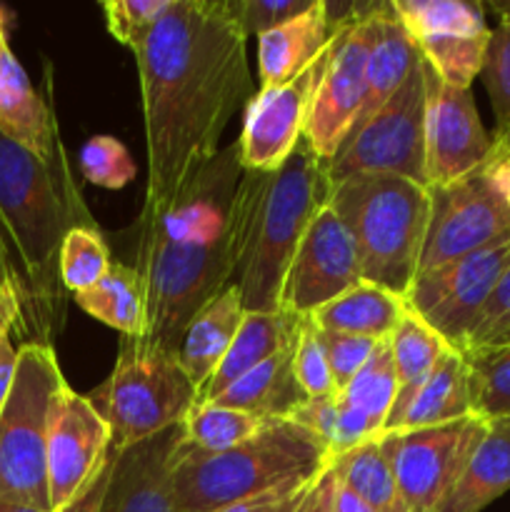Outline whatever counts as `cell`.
Returning a JSON list of instances; mask_svg holds the SVG:
<instances>
[{
    "mask_svg": "<svg viewBox=\"0 0 510 512\" xmlns=\"http://www.w3.org/2000/svg\"><path fill=\"white\" fill-rule=\"evenodd\" d=\"M330 470L345 488L360 495L375 512H405L380 435L333 458Z\"/></svg>",
    "mask_w": 510,
    "mask_h": 512,
    "instance_id": "cell-30",
    "label": "cell"
},
{
    "mask_svg": "<svg viewBox=\"0 0 510 512\" xmlns=\"http://www.w3.org/2000/svg\"><path fill=\"white\" fill-rule=\"evenodd\" d=\"M230 15L245 35H263L288 20L298 18L315 5V0H225Z\"/></svg>",
    "mask_w": 510,
    "mask_h": 512,
    "instance_id": "cell-41",
    "label": "cell"
},
{
    "mask_svg": "<svg viewBox=\"0 0 510 512\" xmlns=\"http://www.w3.org/2000/svg\"><path fill=\"white\" fill-rule=\"evenodd\" d=\"M110 250L98 228H75L60 248V280L70 295L85 293L108 273Z\"/></svg>",
    "mask_w": 510,
    "mask_h": 512,
    "instance_id": "cell-36",
    "label": "cell"
},
{
    "mask_svg": "<svg viewBox=\"0 0 510 512\" xmlns=\"http://www.w3.org/2000/svg\"><path fill=\"white\" fill-rule=\"evenodd\" d=\"M293 350L295 343L275 353L273 358H268L255 370L245 373L238 383L230 385L210 403L245 410V413H253L265 420L290 418L308 400V395L295 380Z\"/></svg>",
    "mask_w": 510,
    "mask_h": 512,
    "instance_id": "cell-28",
    "label": "cell"
},
{
    "mask_svg": "<svg viewBox=\"0 0 510 512\" xmlns=\"http://www.w3.org/2000/svg\"><path fill=\"white\" fill-rule=\"evenodd\" d=\"M290 420L303 425L305 430H310V433H313L315 438L328 448V453L333 455L335 440H338V420H340L338 395L305 400V403L290 415Z\"/></svg>",
    "mask_w": 510,
    "mask_h": 512,
    "instance_id": "cell-44",
    "label": "cell"
},
{
    "mask_svg": "<svg viewBox=\"0 0 510 512\" xmlns=\"http://www.w3.org/2000/svg\"><path fill=\"white\" fill-rule=\"evenodd\" d=\"M173 0H108L103 3L110 35L125 48L135 50L145 35L170 10Z\"/></svg>",
    "mask_w": 510,
    "mask_h": 512,
    "instance_id": "cell-39",
    "label": "cell"
},
{
    "mask_svg": "<svg viewBox=\"0 0 510 512\" xmlns=\"http://www.w3.org/2000/svg\"><path fill=\"white\" fill-rule=\"evenodd\" d=\"M110 453V428L88 395L65 380L53 398L45 445L50 508L58 512L80 493Z\"/></svg>",
    "mask_w": 510,
    "mask_h": 512,
    "instance_id": "cell-17",
    "label": "cell"
},
{
    "mask_svg": "<svg viewBox=\"0 0 510 512\" xmlns=\"http://www.w3.org/2000/svg\"><path fill=\"white\" fill-rule=\"evenodd\" d=\"M320 333H323L325 355H328L330 373H333L338 393L360 373V368L368 363L378 343H383V340H370L348 333H325V330H320Z\"/></svg>",
    "mask_w": 510,
    "mask_h": 512,
    "instance_id": "cell-42",
    "label": "cell"
},
{
    "mask_svg": "<svg viewBox=\"0 0 510 512\" xmlns=\"http://www.w3.org/2000/svg\"><path fill=\"white\" fill-rule=\"evenodd\" d=\"M23 328V308H20L18 288H5L0 293V410L8 400L18 368V350L13 338L15 330Z\"/></svg>",
    "mask_w": 510,
    "mask_h": 512,
    "instance_id": "cell-43",
    "label": "cell"
},
{
    "mask_svg": "<svg viewBox=\"0 0 510 512\" xmlns=\"http://www.w3.org/2000/svg\"><path fill=\"white\" fill-rule=\"evenodd\" d=\"M113 465H115V448L110 445V453L105 455L103 465L95 470L93 478H90L88 483L80 488V493L58 512H100L105 490H108V483H110V475H113Z\"/></svg>",
    "mask_w": 510,
    "mask_h": 512,
    "instance_id": "cell-46",
    "label": "cell"
},
{
    "mask_svg": "<svg viewBox=\"0 0 510 512\" xmlns=\"http://www.w3.org/2000/svg\"><path fill=\"white\" fill-rule=\"evenodd\" d=\"M88 398L108 423L110 445L125 450L183 423L198 403V390L178 350L148 338H123L113 370Z\"/></svg>",
    "mask_w": 510,
    "mask_h": 512,
    "instance_id": "cell-7",
    "label": "cell"
},
{
    "mask_svg": "<svg viewBox=\"0 0 510 512\" xmlns=\"http://www.w3.org/2000/svg\"><path fill=\"white\" fill-rule=\"evenodd\" d=\"M370 18V15H368ZM368 18L335 33L328 70L315 93L303 140L328 163L358 120L365 100V60H368Z\"/></svg>",
    "mask_w": 510,
    "mask_h": 512,
    "instance_id": "cell-18",
    "label": "cell"
},
{
    "mask_svg": "<svg viewBox=\"0 0 510 512\" xmlns=\"http://www.w3.org/2000/svg\"><path fill=\"white\" fill-rule=\"evenodd\" d=\"M333 35L335 30L330 28L323 0H315L313 8L298 18L258 35L260 90L278 88L295 78L318 58Z\"/></svg>",
    "mask_w": 510,
    "mask_h": 512,
    "instance_id": "cell-23",
    "label": "cell"
},
{
    "mask_svg": "<svg viewBox=\"0 0 510 512\" xmlns=\"http://www.w3.org/2000/svg\"><path fill=\"white\" fill-rule=\"evenodd\" d=\"M330 185L365 173L398 175L428 188L425 178V70L413 68L398 93L350 130L325 163Z\"/></svg>",
    "mask_w": 510,
    "mask_h": 512,
    "instance_id": "cell-9",
    "label": "cell"
},
{
    "mask_svg": "<svg viewBox=\"0 0 510 512\" xmlns=\"http://www.w3.org/2000/svg\"><path fill=\"white\" fill-rule=\"evenodd\" d=\"M78 165L88 183L108 190L125 188L138 173L125 145L115 140L113 135H93L80 148Z\"/></svg>",
    "mask_w": 510,
    "mask_h": 512,
    "instance_id": "cell-37",
    "label": "cell"
},
{
    "mask_svg": "<svg viewBox=\"0 0 510 512\" xmlns=\"http://www.w3.org/2000/svg\"><path fill=\"white\" fill-rule=\"evenodd\" d=\"M63 383L53 345L38 340L20 345L13 388L0 410V500L53 512L45 445L50 408Z\"/></svg>",
    "mask_w": 510,
    "mask_h": 512,
    "instance_id": "cell-8",
    "label": "cell"
},
{
    "mask_svg": "<svg viewBox=\"0 0 510 512\" xmlns=\"http://www.w3.org/2000/svg\"><path fill=\"white\" fill-rule=\"evenodd\" d=\"M75 305L93 315L108 328L118 330L123 338H145L148 335V303L145 285L133 265L113 260L108 273L85 293L73 295Z\"/></svg>",
    "mask_w": 510,
    "mask_h": 512,
    "instance_id": "cell-29",
    "label": "cell"
},
{
    "mask_svg": "<svg viewBox=\"0 0 510 512\" xmlns=\"http://www.w3.org/2000/svg\"><path fill=\"white\" fill-rule=\"evenodd\" d=\"M300 320L303 318L285 313V310H275V313H245L243 325H240L238 335L230 343L223 363L218 365V370L208 380V385L200 390L198 403L215 400L223 390L238 383L245 373H250V370L263 365L268 358H273L275 353L293 345L295 338H298Z\"/></svg>",
    "mask_w": 510,
    "mask_h": 512,
    "instance_id": "cell-25",
    "label": "cell"
},
{
    "mask_svg": "<svg viewBox=\"0 0 510 512\" xmlns=\"http://www.w3.org/2000/svg\"><path fill=\"white\" fill-rule=\"evenodd\" d=\"M480 78L495 113L493 158H490L495 160L510 150V25H498L490 30Z\"/></svg>",
    "mask_w": 510,
    "mask_h": 512,
    "instance_id": "cell-35",
    "label": "cell"
},
{
    "mask_svg": "<svg viewBox=\"0 0 510 512\" xmlns=\"http://www.w3.org/2000/svg\"><path fill=\"white\" fill-rule=\"evenodd\" d=\"M510 490V418L488 420L483 440L465 463L438 512H483Z\"/></svg>",
    "mask_w": 510,
    "mask_h": 512,
    "instance_id": "cell-26",
    "label": "cell"
},
{
    "mask_svg": "<svg viewBox=\"0 0 510 512\" xmlns=\"http://www.w3.org/2000/svg\"><path fill=\"white\" fill-rule=\"evenodd\" d=\"M490 175H493V180L498 183L500 193L505 195V200H508L510 205V170L503 168V165H488Z\"/></svg>",
    "mask_w": 510,
    "mask_h": 512,
    "instance_id": "cell-50",
    "label": "cell"
},
{
    "mask_svg": "<svg viewBox=\"0 0 510 512\" xmlns=\"http://www.w3.org/2000/svg\"><path fill=\"white\" fill-rule=\"evenodd\" d=\"M330 508H333V512H375L360 495H355L353 490L345 488V485L335 478L333 470H330Z\"/></svg>",
    "mask_w": 510,
    "mask_h": 512,
    "instance_id": "cell-47",
    "label": "cell"
},
{
    "mask_svg": "<svg viewBox=\"0 0 510 512\" xmlns=\"http://www.w3.org/2000/svg\"><path fill=\"white\" fill-rule=\"evenodd\" d=\"M510 345V268L495 285L493 295L485 303L473 333L468 335L463 355L485 353V350L508 348Z\"/></svg>",
    "mask_w": 510,
    "mask_h": 512,
    "instance_id": "cell-40",
    "label": "cell"
},
{
    "mask_svg": "<svg viewBox=\"0 0 510 512\" xmlns=\"http://www.w3.org/2000/svg\"><path fill=\"white\" fill-rule=\"evenodd\" d=\"M493 13H498L500 25H510V0H498V3H490Z\"/></svg>",
    "mask_w": 510,
    "mask_h": 512,
    "instance_id": "cell-51",
    "label": "cell"
},
{
    "mask_svg": "<svg viewBox=\"0 0 510 512\" xmlns=\"http://www.w3.org/2000/svg\"><path fill=\"white\" fill-rule=\"evenodd\" d=\"M425 63L453 88H470L483 70L490 28L480 3L468 0H390Z\"/></svg>",
    "mask_w": 510,
    "mask_h": 512,
    "instance_id": "cell-13",
    "label": "cell"
},
{
    "mask_svg": "<svg viewBox=\"0 0 510 512\" xmlns=\"http://www.w3.org/2000/svg\"><path fill=\"white\" fill-rule=\"evenodd\" d=\"M473 415L468 360L458 350H450L435 365L433 373L415 388V393L388 415L383 433L438 428V425L458 423Z\"/></svg>",
    "mask_w": 510,
    "mask_h": 512,
    "instance_id": "cell-22",
    "label": "cell"
},
{
    "mask_svg": "<svg viewBox=\"0 0 510 512\" xmlns=\"http://www.w3.org/2000/svg\"><path fill=\"white\" fill-rule=\"evenodd\" d=\"M238 140L220 150L160 213H140L135 263L148 335L178 350L190 320L233 283V200L243 178Z\"/></svg>",
    "mask_w": 510,
    "mask_h": 512,
    "instance_id": "cell-2",
    "label": "cell"
},
{
    "mask_svg": "<svg viewBox=\"0 0 510 512\" xmlns=\"http://www.w3.org/2000/svg\"><path fill=\"white\" fill-rule=\"evenodd\" d=\"M293 370L295 380L303 388V393L308 395V400L338 395L333 373H330L328 355H325L323 333H320V328L310 318L300 320L293 350Z\"/></svg>",
    "mask_w": 510,
    "mask_h": 512,
    "instance_id": "cell-38",
    "label": "cell"
},
{
    "mask_svg": "<svg viewBox=\"0 0 510 512\" xmlns=\"http://www.w3.org/2000/svg\"><path fill=\"white\" fill-rule=\"evenodd\" d=\"M5 288H18V285H15V270L13 263H10L8 245H5L3 233H0V293H3Z\"/></svg>",
    "mask_w": 510,
    "mask_h": 512,
    "instance_id": "cell-49",
    "label": "cell"
},
{
    "mask_svg": "<svg viewBox=\"0 0 510 512\" xmlns=\"http://www.w3.org/2000/svg\"><path fill=\"white\" fill-rule=\"evenodd\" d=\"M370 45L365 60V100L353 130L363 125L378 108H383L400 85L408 80L415 65L423 60L413 35L405 28L403 18L395 13L393 3H380L370 13ZM350 135V133H348Z\"/></svg>",
    "mask_w": 510,
    "mask_h": 512,
    "instance_id": "cell-21",
    "label": "cell"
},
{
    "mask_svg": "<svg viewBox=\"0 0 510 512\" xmlns=\"http://www.w3.org/2000/svg\"><path fill=\"white\" fill-rule=\"evenodd\" d=\"M408 315V303L380 285L360 280L343 295L310 315L325 333H348L370 340H388L400 320Z\"/></svg>",
    "mask_w": 510,
    "mask_h": 512,
    "instance_id": "cell-27",
    "label": "cell"
},
{
    "mask_svg": "<svg viewBox=\"0 0 510 512\" xmlns=\"http://www.w3.org/2000/svg\"><path fill=\"white\" fill-rule=\"evenodd\" d=\"M338 395L345 405L363 413L383 433L395 398H398V375H395V363L388 340L378 343L368 363L360 368V373Z\"/></svg>",
    "mask_w": 510,
    "mask_h": 512,
    "instance_id": "cell-33",
    "label": "cell"
},
{
    "mask_svg": "<svg viewBox=\"0 0 510 512\" xmlns=\"http://www.w3.org/2000/svg\"><path fill=\"white\" fill-rule=\"evenodd\" d=\"M430 213L418 273L510 240V205L488 165L445 185H428Z\"/></svg>",
    "mask_w": 510,
    "mask_h": 512,
    "instance_id": "cell-10",
    "label": "cell"
},
{
    "mask_svg": "<svg viewBox=\"0 0 510 512\" xmlns=\"http://www.w3.org/2000/svg\"><path fill=\"white\" fill-rule=\"evenodd\" d=\"M488 165H503V168H508L510 170V150L505 155H500V158H495V160H490Z\"/></svg>",
    "mask_w": 510,
    "mask_h": 512,
    "instance_id": "cell-53",
    "label": "cell"
},
{
    "mask_svg": "<svg viewBox=\"0 0 510 512\" xmlns=\"http://www.w3.org/2000/svg\"><path fill=\"white\" fill-rule=\"evenodd\" d=\"M328 203L353 238L363 280L405 298L423 255L428 188L398 175L365 173L335 183Z\"/></svg>",
    "mask_w": 510,
    "mask_h": 512,
    "instance_id": "cell-6",
    "label": "cell"
},
{
    "mask_svg": "<svg viewBox=\"0 0 510 512\" xmlns=\"http://www.w3.org/2000/svg\"><path fill=\"white\" fill-rule=\"evenodd\" d=\"M0 512H45L35 505H25V503H10V500H0Z\"/></svg>",
    "mask_w": 510,
    "mask_h": 512,
    "instance_id": "cell-52",
    "label": "cell"
},
{
    "mask_svg": "<svg viewBox=\"0 0 510 512\" xmlns=\"http://www.w3.org/2000/svg\"><path fill=\"white\" fill-rule=\"evenodd\" d=\"M510 268V240L415 275L405 303L453 350L463 353L485 303Z\"/></svg>",
    "mask_w": 510,
    "mask_h": 512,
    "instance_id": "cell-12",
    "label": "cell"
},
{
    "mask_svg": "<svg viewBox=\"0 0 510 512\" xmlns=\"http://www.w3.org/2000/svg\"><path fill=\"white\" fill-rule=\"evenodd\" d=\"M295 512H333L330 508V465L315 478L313 488L308 490V495Z\"/></svg>",
    "mask_w": 510,
    "mask_h": 512,
    "instance_id": "cell-48",
    "label": "cell"
},
{
    "mask_svg": "<svg viewBox=\"0 0 510 512\" xmlns=\"http://www.w3.org/2000/svg\"><path fill=\"white\" fill-rule=\"evenodd\" d=\"M0 135L43 163H53L65 153L53 113L10 50L5 13H0Z\"/></svg>",
    "mask_w": 510,
    "mask_h": 512,
    "instance_id": "cell-20",
    "label": "cell"
},
{
    "mask_svg": "<svg viewBox=\"0 0 510 512\" xmlns=\"http://www.w3.org/2000/svg\"><path fill=\"white\" fill-rule=\"evenodd\" d=\"M333 463L323 443L290 418L268 420L228 453L205 455L180 440L173 490L183 512H218L293 480H313Z\"/></svg>",
    "mask_w": 510,
    "mask_h": 512,
    "instance_id": "cell-5",
    "label": "cell"
},
{
    "mask_svg": "<svg viewBox=\"0 0 510 512\" xmlns=\"http://www.w3.org/2000/svg\"><path fill=\"white\" fill-rule=\"evenodd\" d=\"M485 428L488 420L473 415L438 428L380 433L405 512H438Z\"/></svg>",
    "mask_w": 510,
    "mask_h": 512,
    "instance_id": "cell-11",
    "label": "cell"
},
{
    "mask_svg": "<svg viewBox=\"0 0 510 512\" xmlns=\"http://www.w3.org/2000/svg\"><path fill=\"white\" fill-rule=\"evenodd\" d=\"M243 318L245 308L238 288L228 285L185 328L178 358L183 370L188 373L190 383L198 390V395L208 385V380L213 378L218 365L223 363L230 343H233L240 325H243Z\"/></svg>",
    "mask_w": 510,
    "mask_h": 512,
    "instance_id": "cell-24",
    "label": "cell"
},
{
    "mask_svg": "<svg viewBox=\"0 0 510 512\" xmlns=\"http://www.w3.org/2000/svg\"><path fill=\"white\" fill-rule=\"evenodd\" d=\"M473 413L483 420L510 418V345L465 355Z\"/></svg>",
    "mask_w": 510,
    "mask_h": 512,
    "instance_id": "cell-34",
    "label": "cell"
},
{
    "mask_svg": "<svg viewBox=\"0 0 510 512\" xmlns=\"http://www.w3.org/2000/svg\"><path fill=\"white\" fill-rule=\"evenodd\" d=\"M360 280L363 268L353 238L333 205L325 203L290 260L280 310L298 318H310Z\"/></svg>",
    "mask_w": 510,
    "mask_h": 512,
    "instance_id": "cell-15",
    "label": "cell"
},
{
    "mask_svg": "<svg viewBox=\"0 0 510 512\" xmlns=\"http://www.w3.org/2000/svg\"><path fill=\"white\" fill-rule=\"evenodd\" d=\"M148 150L143 213H160L220 153V138L255 95L248 35L225 0H173L133 50Z\"/></svg>",
    "mask_w": 510,
    "mask_h": 512,
    "instance_id": "cell-1",
    "label": "cell"
},
{
    "mask_svg": "<svg viewBox=\"0 0 510 512\" xmlns=\"http://www.w3.org/2000/svg\"><path fill=\"white\" fill-rule=\"evenodd\" d=\"M388 345L393 353L395 375H398V398L393 403V410H398L453 348L428 323L410 313V308L388 338Z\"/></svg>",
    "mask_w": 510,
    "mask_h": 512,
    "instance_id": "cell-31",
    "label": "cell"
},
{
    "mask_svg": "<svg viewBox=\"0 0 510 512\" xmlns=\"http://www.w3.org/2000/svg\"><path fill=\"white\" fill-rule=\"evenodd\" d=\"M425 70V178L445 185L485 168L493 135L485 133L470 88H453L423 60Z\"/></svg>",
    "mask_w": 510,
    "mask_h": 512,
    "instance_id": "cell-16",
    "label": "cell"
},
{
    "mask_svg": "<svg viewBox=\"0 0 510 512\" xmlns=\"http://www.w3.org/2000/svg\"><path fill=\"white\" fill-rule=\"evenodd\" d=\"M313 480H293V483H285L280 488L268 490V493L253 495L248 500H240V503L228 505V508L218 512H295L300 508V503L305 500L308 490L313 488Z\"/></svg>",
    "mask_w": 510,
    "mask_h": 512,
    "instance_id": "cell-45",
    "label": "cell"
},
{
    "mask_svg": "<svg viewBox=\"0 0 510 512\" xmlns=\"http://www.w3.org/2000/svg\"><path fill=\"white\" fill-rule=\"evenodd\" d=\"M183 423L125 450H115L113 475L100 512H183L173 490V453Z\"/></svg>",
    "mask_w": 510,
    "mask_h": 512,
    "instance_id": "cell-19",
    "label": "cell"
},
{
    "mask_svg": "<svg viewBox=\"0 0 510 512\" xmlns=\"http://www.w3.org/2000/svg\"><path fill=\"white\" fill-rule=\"evenodd\" d=\"M265 423L268 420L245 410L218 403H195L183 420V443L205 455L228 453L253 438Z\"/></svg>",
    "mask_w": 510,
    "mask_h": 512,
    "instance_id": "cell-32",
    "label": "cell"
},
{
    "mask_svg": "<svg viewBox=\"0 0 510 512\" xmlns=\"http://www.w3.org/2000/svg\"><path fill=\"white\" fill-rule=\"evenodd\" d=\"M325 160L300 140L275 170H243L233 200V283L245 313L280 310L290 260L330 198Z\"/></svg>",
    "mask_w": 510,
    "mask_h": 512,
    "instance_id": "cell-4",
    "label": "cell"
},
{
    "mask_svg": "<svg viewBox=\"0 0 510 512\" xmlns=\"http://www.w3.org/2000/svg\"><path fill=\"white\" fill-rule=\"evenodd\" d=\"M98 228L75 188L65 153L43 163L0 135V233L15 270L23 328L48 343L63 328L60 248L70 230Z\"/></svg>",
    "mask_w": 510,
    "mask_h": 512,
    "instance_id": "cell-3",
    "label": "cell"
},
{
    "mask_svg": "<svg viewBox=\"0 0 510 512\" xmlns=\"http://www.w3.org/2000/svg\"><path fill=\"white\" fill-rule=\"evenodd\" d=\"M335 35L318 58L278 88L258 90L245 108L240 133V160L245 170H275L303 140L315 93L328 70Z\"/></svg>",
    "mask_w": 510,
    "mask_h": 512,
    "instance_id": "cell-14",
    "label": "cell"
}]
</instances>
